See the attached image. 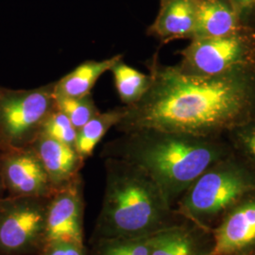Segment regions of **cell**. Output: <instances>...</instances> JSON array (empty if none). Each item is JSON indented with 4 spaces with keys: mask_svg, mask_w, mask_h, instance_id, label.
Instances as JSON below:
<instances>
[{
    "mask_svg": "<svg viewBox=\"0 0 255 255\" xmlns=\"http://www.w3.org/2000/svg\"><path fill=\"white\" fill-rule=\"evenodd\" d=\"M151 83L140 101L124 106L116 128L124 133L142 128L223 137L255 119V67L196 77L177 65H164L155 54L147 64Z\"/></svg>",
    "mask_w": 255,
    "mask_h": 255,
    "instance_id": "6da1fadb",
    "label": "cell"
},
{
    "mask_svg": "<svg viewBox=\"0 0 255 255\" xmlns=\"http://www.w3.org/2000/svg\"><path fill=\"white\" fill-rule=\"evenodd\" d=\"M234 150L223 137L142 128L122 133L101 150V157L127 161L142 168L175 204L209 166Z\"/></svg>",
    "mask_w": 255,
    "mask_h": 255,
    "instance_id": "7a4b0ae2",
    "label": "cell"
},
{
    "mask_svg": "<svg viewBox=\"0 0 255 255\" xmlns=\"http://www.w3.org/2000/svg\"><path fill=\"white\" fill-rule=\"evenodd\" d=\"M106 183L91 239L150 237L182 221L147 174L127 161L105 158Z\"/></svg>",
    "mask_w": 255,
    "mask_h": 255,
    "instance_id": "3957f363",
    "label": "cell"
},
{
    "mask_svg": "<svg viewBox=\"0 0 255 255\" xmlns=\"http://www.w3.org/2000/svg\"><path fill=\"white\" fill-rule=\"evenodd\" d=\"M255 190V171L235 151L209 166L175 204L182 219L214 228L248 193Z\"/></svg>",
    "mask_w": 255,
    "mask_h": 255,
    "instance_id": "277c9868",
    "label": "cell"
},
{
    "mask_svg": "<svg viewBox=\"0 0 255 255\" xmlns=\"http://www.w3.org/2000/svg\"><path fill=\"white\" fill-rule=\"evenodd\" d=\"M56 108L54 82L27 90L1 88L0 137L4 147L30 146Z\"/></svg>",
    "mask_w": 255,
    "mask_h": 255,
    "instance_id": "5b68a950",
    "label": "cell"
},
{
    "mask_svg": "<svg viewBox=\"0 0 255 255\" xmlns=\"http://www.w3.org/2000/svg\"><path fill=\"white\" fill-rule=\"evenodd\" d=\"M179 54L182 56L177 64L179 70L196 77L255 67V29L245 28L224 36L193 39Z\"/></svg>",
    "mask_w": 255,
    "mask_h": 255,
    "instance_id": "8992f818",
    "label": "cell"
},
{
    "mask_svg": "<svg viewBox=\"0 0 255 255\" xmlns=\"http://www.w3.org/2000/svg\"><path fill=\"white\" fill-rule=\"evenodd\" d=\"M50 197L0 198V255H40Z\"/></svg>",
    "mask_w": 255,
    "mask_h": 255,
    "instance_id": "52a82bcc",
    "label": "cell"
},
{
    "mask_svg": "<svg viewBox=\"0 0 255 255\" xmlns=\"http://www.w3.org/2000/svg\"><path fill=\"white\" fill-rule=\"evenodd\" d=\"M0 178L5 192L11 197H50L55 191L31 146L1 150Z\"/></svg>",
    "mask_w": 255,
    "mask_h": 255,
    "instance_id": "ba28073f",
    "label": "cell"
},
{
    "mask_svg": "<svg viewBox=\"0 0 255 255\" xmlns=\"http://www.w3.org/2000/svg\"><path fill=\"white\" fill-rule=\"evenodd\" d=\"M212 233L210 255H255V190L230 208Z\"/></svg>",
    "mask_w": 255,
    "mask_h": 255,
    "instance_id": "9c48e42d",
    "label": "cell"
},
{
    "mask_svg": "<svg viewBox=\"0 0 255 255\" xmlns=\"http://www.w3.org/2000/svg\"><path fill=\"white\" fill-rule=\"evenodd\" d=\"M83 212V182L80 177L55 190L49 198L46 216L47 242L68 241L84 245Z\"/></svg>",
    "mask_w": 255,
    "mask_h": 255,
    "instance_id": "30bf717a",
    "label": "cell"
},
{
    "mask_svg": "<svg viewBox=\"0 0 255 255\" xmlns=\"http://www.w3.org/2000/svg\"><path fill=\"white\" fill-rule=\"evenodd\" d=\"M213 248L212 229L183 219L153 235L150 255H210Z\"/></svg>",
    "mask_w": 255,
    "mask_h": 255,
    "instance_id": "8fae6325",
    "label": "cell"
},
{
    "mask_svg": "<svg viewBox=\"0 0 255 255\" xmlns=\"http://www.w3.org/2000/svg\"><path fill=\"white\" fill-rule=\"evenodd\" d=\"M39 156L54 190L61 189L82 177L85 163L75 146L41 133L30 145Z\"/></svg>",
    "mask_w": 255,
    "mask_h": 255,
    "instance_id": "7c38bea8",
    "label": "cell"
},
{
    "mask_svg": "<svg viewBox=\"0 0 255 255\" xmlns=\"http://www.w3.org/2000/svg\"><path fill=\"white\" fill-rule=\"evenodd\" d=\"M198 0H168L161 4L147 34L158 38L162 44L177 39H194L197 28Z\"/></svg>",
    "mask_w": 255,
    "mask_h": 255,
    "instance_id": "4fadbf2b",
    "label": "cell"
},
{
    "mask_svg": "<svg viewBox=\"0 0 255 255\" xmlns=\"http://www.w3.org/2000/svg\"><path fill=\"white\" fill-rule=\"evenodd\" d=\"M245 28L250 27L242 25L230 0H198L194 39L224 36Z\"/></svg>",
    "mask_w": 255,
    "mask_h": 255,
    "instance_id": "5bb4252c",
    "label": "cell"
},
{
    "mask_svg": "<svg viewBox=\"0 0 255 255\" xmlns=\"http://www.w3.org/2000/svg\"><path fill=\"white\" fill-rule=\"evenodd\" d=\"M122 58L116 55L102 61H86L54 82L55 98H81L91 94L98 80Z\"/></svg>",
    "mask_w": 255,
    "mask_h": 255,
    "instance_id": "9a60e30c",
    "label": "cell"
},
{
    "mask_svg": "<svg viewBox=\"0 0 255 255\" xmlns=\"http://www.w3.org/2000/svg\"><path fill=\"white\" fill-rule=\"evenodd\" d=\"M124 113V106L104 113L100 112L77 131L75 148L85 161L91 157L110 128L119 125Z\"/></svg>",
    "mask_w": 255,
    "mask_h": 255,
    "instance_id": "2e32d148",
    "label": "cell"
},
{
    "mask_svg": "<svg viewBox=\"0 0 255 255\" xmlns=\"http://www.w3.org/2000/svg\"><path fill=\"white\" fill-rule=\"evenodd\" d=\"M116 89L124 106H130L140 101L148 90L151 77L138 71L122 61V58L112 66Z\"/></svg>",
    "mask_w": 255,
    "mask_h": 255,
    "instance_id": "e0dca14e",
    "label": "cell"
},
{
    "mask_svg": "<svg viewBox=\"0 0 255 255\" xmlns=\"http://www.w3.org/2000/svg\"><path fill=\"white\" fill-rule=\"evenodd\" d=\"M152 237L90 239L89 255H150Z\"/></svg>",
    "mask_w": 255,
    "mask_h": 255,
    "instance_id": "ac0fdd59",
    "label": "cell"
},
{
    "mask_svg": "<svg viewBox=\"0 0 255 255\" xmlns=\"http://www.w3.org/2000/svg\"><path fill=\"white\" fill-rule=\"evenodd\" d=\"M55 99L57 108L69 119L77 131L100 113L91 94L81 98Z\"/></svg>",
    "mask_w": 255,
    "mask_h": 255,
    "instance_id": "d6986e66",
    "label": "cell"
},
{
    "mask_svg": "<svg viewBox=\"0 0 255 255\" xmlns=\"http://www.w3.org/2000/svg\"><path fill=\"white\" fill-rule=\"evenodd\" d=\"M225 136L235 153L255 171V119L230 129Z\"/></svg>",
    "mask_w": 255,
    "mask_h": 255,
    "instance_id": "ffe728a7",
    "label": "cell"
},
{
    "mask_svg": "<svg viewBox=\"0 0 255 255\" xmlns=\"http://www.w3.org/2000/svg\"><path fill=\"white\" fill-rule=\"evenodd\" d=\"M41 133L66 145L75 146L77 129L69 119L58 108H56L47 118Z\"/></svg>",
    "mask_w": 255,
    "mask_h": 255,
    "instance_id": "44dd1931",
    "label": "cell"
},
{
    "mask_svg": "<svg viewBox=\"0 0 255 255\" xmlns=\"http://www.w3.org/2000/svg\"><path fill=\"white\" fill-rule=\"evenodd\" d=\"M40 255H89L85 245L68 241H50Z\"/></svg>",
    "mask_w": 255,
    "mask_h": 255,
    "instance_id": "7402d4cb",
    "label": "cell"
},
{
    "mask_svg": "<svg viewBox=\"0 0 255 255\" xmlns=\"http://www.w3.org/2000/svg\"><path fill=\"white\" fill-rule=\"evenodd\" d=\"M243 26L255 29V0H230Z\"/></svg>",
    "mask_w": 255,
    "mask_h": 255,
    "instance_id": "603a6c76",
    "label": "cell"
},
{
    "mask_svg": "<svg viewBox=\"0 0 255 255\" xmlns=\"http://www.w3.org/2000/svg\"><path fill=\"white\" fill-rule=\"evenodd\" d=\"M6 192H5V189H4V186H3V183H2V181H1V178H0V198H2V197H4V194H5Z\"/></svg>",
    "mask_w": 255,
    "mask_h": 255,
    "instance_id": "cb8c5ba5",
    "label": "cell"
},
{
    "mask_svg": "<svg viewBox=\"0 0 255 255\" xmlns=\"http://www.w3.org/2000/svg\"><path fill=\"white\" fill-rule=\"evenodd\" d=\"M3 148H4V146H3V143H2V140H1V137H0V152Z\"/></svg>",
    "mask_w": 255,
    "mask_h": 255,
    "instance_id": "d4e9b609",
    "label": "cell"
},
{
    "mask_svg": "<svg viewBox=\"0 0 255 255\" xmlns=\"http://www.w3.org/2000/svg\"><path fill=\"white\" fill-rule=\"evenodd\" d=\"M166 1H168V0H160L161 4H163V3H164V2H166Z\"/></svg>",
    "mask_w": 255,
    "mask_h": 255,
    "instance_id": "484cf974",
    "label": "cell"
},
{
    "mask_svg": "<svg viewBox=\"0 0 255 255\" xmlns=\"http://www.w3.org/2000/svg\"><path fill=\"white\" fill-rule=\"evenodd\" d=\"M0 93H1V87H0Z\"/></svg>",
    "mask_w": 255,
    "mask_h": 255,
    "instance_id": "4316f807",
    "label": "cell"
}]
</instances>
